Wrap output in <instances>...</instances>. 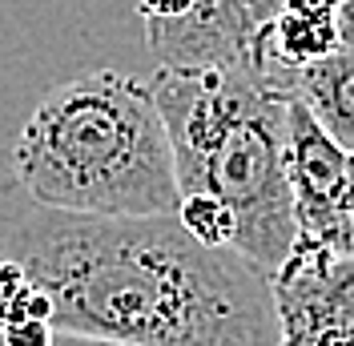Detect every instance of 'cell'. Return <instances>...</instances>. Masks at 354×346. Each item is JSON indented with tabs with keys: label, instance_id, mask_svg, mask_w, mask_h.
<instances>
[{
	"label": "cell",
	"instance_id": "11",
	"mask_svg": "<svg viewBox=\"0 0 354 346\" xmlns=\"http://www.w3.org/2000/svg\"><path fill=\"white\" fill-rule=\"evenodd\" d=\"M330 250L354 254V153H346V185H342V201H338V221H334Z\"/></svg>",
	"mask_w": 354,
	"mask_h": 346
},
{
	"label": "cell",
	"instance_id": "9",
	"mask_svg": "<svg viewBox=\"0 0 354 346\" xmlns=\"http://www.w3.org/2000/svg\"><path fill=\"white\" fill-rule=\"evenodd\" d=\"M174 217H177V226L194 242H201V246H209V250H234V217L209 194H181Z\"/></svg>",
	"mask_w": 354,
	"mask_h": 346
},
{
	"label": "cell",
	"instance_id": "7",
	"mask_svg": "<svg viewBox=\"0 0 354 346\" xmlns=\"http://www.w3.org/2000/svg\"><path fill=\"white\" fill-rule=\"evenodd\" d=\"M338 48H342L338 0H282V8L262 28H254L250 69L286 97V85L298 69L314 65Z\"/></svg>",
	"mask_w": 354,
	"mask_h": 346
},
{
	"label": "cell",
	"instance_id": "15",
	"mask_svg": "<svg viewBox=\"0 0 354 346\" xmlns=\"http://www.w3.org/2000/svg\"><path fill=\"white\" fill-rule=\"evenodd\" d=\"M53 346H109V343H97V338H81V334H61L57 330V343Z\"/></svg>",
	"mask_w": 354,
	"mask_h": 346
},
{
	"label": "cell",
	"instance_id": "6",
	"mask_svg": "<svg viewBox=\"0 0 354 346\" xmlns=\"http://www.w3.org/2000/svg\"><path fill=\"white\" fill-rule=\"evenodd\" d=\"M286 181L298 238L330 246L346 185V153L294 97H286Z\"/></svg>",
	"mask_w": 354,
	"mask_h": 346
},
{
	"label": "cell",
	"instance_id": "14",
	"mask_svg": "<svg viewBox=\"0 0 354 346\" xmlns=\"http://www.w3.org/2000/svg\"><path fill=\"white\" fill-rule=\"evenodd\" d=\"M338 33H342V44L354 48V0H338Z\"/></svg>",
	"mask_w": 354,
	"mask_h": 346
},
{
	"label": "cell",
	"instance_id": "8",
	"mask_svg": "<svg viewBox=\"0 0 354 346\" xmlns=\"http://www.w3.org/2000/svg\"><path fill=\"white\" fill-rule=\"evenodd\" d=\"M286 97L302 101L310 117L326 129L342 153H354V48L342 44L338 53L298 69L286 85Z\"/></svg>",
	"mask_w": 354,
	"mask_h": 346
},
{
	"label": "cell",
	"instance_id": "5",
	"mask_svg": "<svg viewBox=\"0 0 354 346\" xmlns=\"http://www.w3.org/2000/svg\"><path fill=\"white\" fill-rule=\"evenodd\" d=\"M161 69H250L254 24L242 0H133Z\"/></svg>",
	"mask_w": 354,
	"mask_h": 346
},
{
	"label": "cell",
	"instance_id": "2",
	"mask_svg": "<svg viewBox=\"0 0 354 346\" xmlns=\"http://www.w3.org/2000/svg\"><path fill=\"white\" fill-rule=\"evenodd\" d=\"M28 201L85 217H174L169 133L149 81L97 69L48 89L12 145Z\"/></svg>",
	"mask_w": 354,
	"mask_h": 346
},
{
	"label": "cell",
	"instance_id": "1",
	"mask_svg": "<svg viewBox=\"0 0 354 346\" xmlns=\"http://www.w3.org/2000/svg\"><path fill=\"white\" fill-rule=\"evenodd\" d=\"M0 258L53 306V330L109 346H282L270 274L194 242L177 217H85L0 190Z\"/></svg>",
	"mask_w": 354,
	"mask_h": 346
},
{
	"label": "cell",
	"instance_id": "12",
	"mask_svg": "<svg viewBox=\"0 0 354 346\" xmlns=\"http://www.w3.org/2000/svg\"><path fill=\"white\" fill-rule=\"evenodd\" d=\"M57 343V330L44 318H24L12 322L8 330H0V346H53Z\"/></svg>",
	"mask_w": 354,
	"mask_h": 346
},
{
	"label": "cell",
	"instance_id": "4",
	"mask_svg": "<svg viewBox=\"0 0 354 346\" xmlns=\"http://www.w3.org/2000/svg\"><path fill=\"white\" fill-rule=\"evenodd\" d=\"M282 346H354V254L298 238L270 274Z\"/></svg>",
	"mask_w": 354,
	"mask_h": 346
},
{
	"label": "cell",
	"instance_id": "10",
	"mask_svg": "<svg viewBox=\"0 0 354 346\" xmlns=\"http://www.w3.org/2000/svg\"><path fill=\"white\" fill-rule=\"evenodd\" d=\"M24 318H53V306L41 290L28 282L17 262L0 258V330H8L12 322H24Z\"/></svg>",
	"mask_w": 354,
	"mask_h": 346
},
{
	"label": "cell",
	"instance_id": "3",
	"mask_svg": "<svg viewBox=\"0 0 354 346\" xmlns=\"http://www.w3.org/2000/svg\"><path fill=\"white\" fill-rule=\"evenodd\" d=\"M177 194H209L234 217V254L274 274L298 242L286 181V97L254 69H157Z\"/></svg>",
	"mask_w": 354,
	"mask_h": 346
},
{
	"label": "cell",
	"instance_id": "13",
	"mask_svg": "<svg viewBox=\"0 0 354 346\" xmlns=\"http://www.w3.org/2000/svg\"><path fill=\"white\" fill-rule=\"evenodd\" d=\"M242 8H245V17H250V24L262 28V24L282 8V0H242Z\"/></svg>",
	"mask_w": 354,
	"mask_h": 346
}]
</instances>
